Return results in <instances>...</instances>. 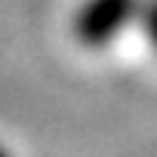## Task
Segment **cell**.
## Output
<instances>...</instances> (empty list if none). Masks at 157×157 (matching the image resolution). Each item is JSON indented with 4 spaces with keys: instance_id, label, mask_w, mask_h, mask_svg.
Returning <instances> with one entry per match:
<instances>
[{
    "instance_id": "1",
    "label": "cell",
    "mask_w": 157,
    "mask_h": 157,
    "mask_svg": "<svg viewBox=\"0 0 157 157\" xmlns=\"http://www.w3.org/2000/svg\"><path fill=\"white\" fill-rule=\"evenodd\" d=\"M142 0H83L74 13L71 31L90 49L114 43L136 19H139Z\"/></svg>"
},
{
    "instance_id": "2",
    "label": "cell",
    "mask_w": 157,
    "mask_h": 157,
    "mask_svg": "<svg viewBox=\"0 0 157 157\" xmlns=\"http://www.w3.org/2000/svg\"><path fill=\"white\" fill-rule=\"evenodd\" d=\"M139 28L145 34V40L157 49V0H142V6H139Z\"/></svg>"
}]
</instances>
